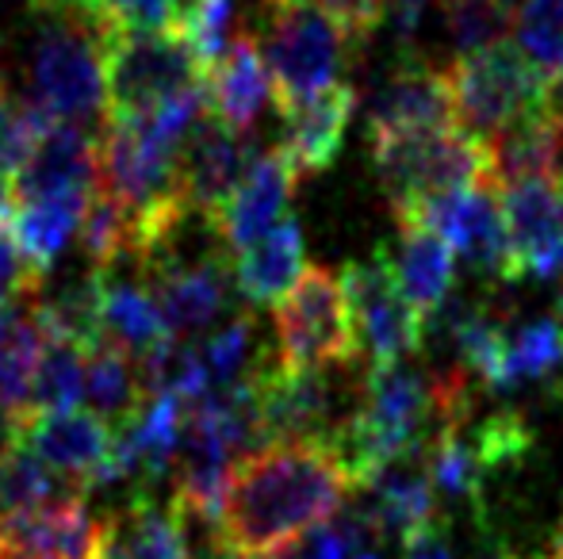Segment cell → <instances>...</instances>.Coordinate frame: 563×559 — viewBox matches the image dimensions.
Segmentation results:
<instances>
[{
  "mask_svg": "<svg viewBox=\"0 0 563 559\" xmlns=\"http://www.w3.org/2000/svg\"><path fill=\"white\" fill-rule=\"evenodd\" d=\"M356 491L330 440H276L230 471L223 514L211 529L219 559H268L322 529Z\"/></svg>",
  "mask_w": 563,
  "mask_h": 559,
  "instance_id": "cell-1",
  "label": "cell"
},
{
  "mask_svg": "<svg viewBox=\"0 0 563 559\" xmlns=\"http://www.w3.org/2000/svg\"><path fill=\"white\" fill-rule=\"evenodd\" d=\"M108 27L89 8H46L43 27L31 43L27 100H35L51 120L89 123L108 120Z\"/></svg>",
  "mask_w": 563,
  "mask_h": 559,
  "instance_id": "cell-2",
  "label": "cell"
},
{
  "mask_svg": "<svg viewBox=\"0 0 563 559\" xmlns=\"http://www.w3.org/2000/svg\"><path fill=\"white\" fill-rule=\"evenodd\" d=\"M257 46L280 112L338 85L353 43L314 0H265Z\"/></svg>",
  "mask_w": 563,
  "mask_h": 559,
  "instance_id": "cell-3",
  "label": "cell"
},
{
  "mask_svg": "<svg viewBox=\"0 0 563 559\" xmlns=\"http://www.w3.org/2000/svg\"><path fill=\"white\" fill-rule=\"evenodd\" d=\"M372 165L395 219L452 188L487 185V146L456 123L372 142Z\"/></svg>",
  "mask_w": 563,
  "mask_h": 559,
  "instance_id": "cell-4",
  "label": "cell"
},
{
  "mask_svg": "<svg viewBox=\"0 0 563 559\" xmlns=\"http://www.w3.org/2000/svg\"><path fill=\"white\" fill-rule=\"evenodd\" d=\"M456 127L487 142L510 120L544 104L556 92V77L533 62L518 43H495L456 54L449 66Z\"/></svg>",
  "mask_w": 563,
  "mask_h": 559,
  "instance_id": "cell-5",
  "label": "cell"
},
{
  "mask_svg": "<svg viewBox=\"0 0 563 559\" xmlns=\"http://www.w3.org/2000/svg\"><path fill=\"white\" fill-rule=\"evenodd\" d=\"M108 115H146L177 92L208 81V66L180 31L108 27Z\"/></svg>",
  "mask_w": 563,
  "mask_h": 559,
  "instance_id": "cell-6",
  "label": "cell"
},
{
  "mask_svg": "<svg viewBox=\"0 0 563 559\" xmlns=\"http://www.w3.org/2000/svg\"><path fill=\"white\" fill-rule=\"evenodd\" d=\"M356 357L361 345L341 272L311 265L276 303V360L288 368H353Z\"/></svg>",
  "mask_w": 563,
  "mask_h": 559,
  "instance_id": "cell-7",
  "label": "cell"
},
{
  "mask_svg": "<svg viewBox=\"0 0 563 559\" xmlns=\"http://www.w3.org/2000/svg\"><path fill=\"white\" fill-rule=\"evenodd\" d=\"M97 157L100 188L112 192L123 208H131L134 219H150L185 200V192H180V149L157 138L134 115H108L97 138Z\"/></svg>",
  "mask_w": 563,
  "mask_h": 559,
  "instance_id": "cell-8",
  "label": "cell"
},
{
  "mask_svg": "<svg viewBox=\"0 0 563 559\" xmlns=\"http://www.w3.org/2000/svg\"><path fill=\"white\" fill-rule=\"evenodd\" d=\"M349 311H353V329L361 353H368L372 365H395L422 349L426 318L395 280L387 246H379L368 261H349L341 269Z\"/></svg>",
  "mask_w": 563,
  "mask_h": 559,
  "instance_id": "cell-9",
  "label": "cell"
},
{
  "mask_svg": "<svg viewBox=\"0 0 563 559\" xmlns=\"http://www.w3.org/2000/svg\"><path fill=\"white\" fill-rule=\"evenodd\" d=\"M395 223H418L445 234L449 246L464 257L475 277L514 280V249L503 215V195L490 185L441 192L410 211L407 219H395Z\"/></svg>",
  "mask_w": 563,
  "mask_h": 559,
  "instance_id": "cell-10",
  "label": "cell"
},
{
  "mask_svg": "<svg viewBox=\"0 0 563 559\" xmlns=\"http://www.w3.org/2000/svg\"><path fill=\"white\" fill-rule=\"evenodd\" d=\"M31 452H38L58 476L69 479L74 491L104 487L108 463L115 448V425L92 411H31L12 425Z\"/></svg>",
  "mask_w": 563,
  "mask_h": 559,
  "instance_id": "cell-11",
  "label": "cell"
},
{
  "mask_svg": "<svg viewBox=\"0 0 563 559\" xmlns=\"http://www.w3.org/2000/svg\"><path fill=\"white\" fill-rule=\"evenodd\" d=\"M100 188L97 142L77 123L51 120L12 172V203L23 200H92Z\"/></svg>",
  "mask_w": 563,
  "mask_h": 559,
  "instance_id": "cell-12",
  "label": "cell"
},
{
  "mask_svg": "<svg viewBox=\"0 0 563 559\" xmlns=\"http://www.w3.org/2000/svg\"><path fill=\"white\" fill-rule=\"evenodd\" d=\"M452 123H456V108H452L449 69H433L426 62H402L368 97L364 135H368L372 146L379 138L410 135V131H430V127H452Z\"/></svg>",
  "mask_w": 563,
  "mask_h": 559,
  "instance_id": "cell-13",
  "label": "cell"
},
{
  "mask_svg": "<svg viewBox=\"0 0 563 559\" xmlns=\"http://www.w3.org/2000/svg\"><path fill=\"white\" fill-rule=\"evenodd\" d=\"M483 146H487V185L495 192L526 180H563V108L556 92L495 131Z\"/></svg>",
  "mask_w": 563,
  "mask_h": 559,
  "instance_id": "cell-14",
  "label": "cell"
},
{
  "mask_svg": "<svg viewBox=\"0 0 563 559\" xmlns=\"http://www.w3.org/2000/svg\"><path fill=\"white\" fill-rule=\"evenodd\" d=\"M142 280L154 291L169 334L192 337L227 311L230 291H234V261L223 249H211V254L165 265Z\"/></svg>",
  "mask_w": 563,
  "mask_h": 559,
  "instance_id": "cell-15",
  "label": "cell"
},
{
  "mask_svg": "<svg viewBox=\"0 0 563 559\" xmlns=\"http://www.w3.org/2000/svg\"><path fill=\"white\" fill-rule=\"evenodd\" d=\"M0 533L23 559H104L108 517H97L81 494L0 517Z\"/></svg>",
  "mask_w": 563,
  "mask_h": 559,
  "instance_id": "cell-16",
  "label": "cell"
},
{
  "mask_svg": "<svg viewBox=\"0 0 563 559\" xmlns=\"http://www.w3.org/2000/svg\"><path fill=\"white\" fill-rule=\"evenodd\" d=\"M253 142L242 131L227 127L219 115H203L180 146V192L188 208L216 219L253 165Z\"/></svg>",
  "mask_w": 563,
  "mask_h": 559,
  "instance_id": "cell-17",
  "label": "cell"
},
{
  "mask_svg": "<svg viewBox=\"0 0 563 559\" xmlns=\"http://www.w3.org/2000/svg\"><path fill=\"white\" fill-rule=\"evenodd\" d=\"M296 180L299 169L291 165V157L284 149H268V154L253 157L245 177L238 180V188L230 192L223 211L216 215V226L227 246L242 249L253 238H261L265 231H273L284 219V211H288Z\"/></svg>",
  "mask_w": 563,
  "mask_h": 559,
  "instance_id": "cell-18",
  "label": "cell"
},
{
  "mask_svg": "<svg viewBox=\"0 0 563 559\" xmlns=\"http://www.w3.org/2000/svg\"><path fill=\"white\" fill-rule=\"evenodd\" d=\"M498 195H503L506 231H510L514 280H544V265L563 238V180H526Z\"/></svg>",
  "mask_w": 563,
  "mask_h": 559,
  "instance_id": "cell-19",
  "label": "cell"
},
{
  "mask_svg": "<svg viewBox=\"0 0 563 559\" xmlns=\"http://www.w3.org/2000/svg\"><path fill=\"white\" fill-rule=\"evenodd\" d=\"M268 100H273V77L261 58L257 35L242 31L230 38L223 58L208 69V112L219 115L227 127L250 135Z\"/></svg>",
  "mask_w": 563,
  "mask_h": 559,
  "instance_id": "cell-20",
  "label": "cell"
},
{
  "mask_svg": "<svg viewBox=\"0 0 563 559\" xmlns=\"http://www.w3.org/2000/svg\"><path fill=\"white\" fill-rule=\"evenodd\" d=\"M104 559H196L185 514L139 487L119 514H108Z\"/></svg>",
  "mask_w": 563,
  "mask_h": 559,
  "instance_id": "cell-21",
  "label": "cell"
},
{
  "mask_svg": "<svg viewBox=\"0 0 563 559\" xmlns=\"http://www.w3.org/2000/svg\"><path fill=\"white\" fill-rule=\"evenodd\" d=\"M356 92L353 85L338 81L322 89L319 97L303 100V104L284 112V142L280 149L291 157V165L303 172H322L338 157L341 142H345L349 120H353Z\"/></svg>",
  "mask_w": 563,
  "mask_h": 559,
  "instance_id": "cell-22",
  "label": "cell"
},
{
  "mask_svg": "<svg viewBox=\"0 0 563 559\" xmlns=\"http://www.w3.org/2000/svg\"><path fill=\"white\" fill-rule=\"evenodd\" d=\"M303 231L284 215L273 231L253 238L234 257V291L250 306H276L303 272Z\"/></svg>",
  "mask_w": 563,
  "mask_h": 559,
  "instance_id": "cell-23",
  "label": "cell"
},
{
  "mask_svg": "<svg viewBox=\"0 0 563 559\" xmlns=\"http://www.w3.org/2000/svg\"><path fill=\"white\" fill-rule=\"evenodd\" d=\"M391 257L395 280H399L402 295L426 314H433L445 306L452 280H456V249L449 246L445 234L430 231L418 223H399V249H387Z\"/></svg>",
  "mask_w": 563,
  "mask_h": 559,
  "instance_id": "cell-24",
  "label": "cell"
},
{
  "mask_svg": "<svg viewBox=\"0 0 563 559\" xmlns=\"http://www.w3.org/2000/svg\"><path fill=\"white\" fill-rule=\"evenodd\" d=\"M46 349V329L35 314V299L0 306V414L20 422L31 414V383Z\"/></svg>",
  "mask_w": 563,
  "mask_h": 559,
  "instance_id": "cell-25",
  "label": "cell"
},
{
  "mask_svg": "<svg viewBox=\"0 0 563 559\" xmlns=\"http://www.w3.org/2000/svg\"><path fill=\"white\" fill-rule=\"evenodd\" d=\"M426 456V452H418ZM418 456L391 463L376 483H368L364 491L372 494L368 517L376 522V529L384 537L410 540L415 533H422L426 525L438 522V487L430 479L426 463H415Z\"/></svg>",
  "mask_w": 563,
  "mask_h": 559,
  "instance_id": "cell-26",
  "label": "cell"
},
{
  "mask_svg": "<svg viewBox=\"0 0 563 559\" xmlns=\"http://www.w3.org/2000/svg\"><path fill=\"white\" fill-rule=\"evenodd\" d=\"M100 326H104V342H115L131 357H142L169 337V326H165L150 283L119 277L115 265L100 269Z\"/></svg>",
  "mask_w": 563,
  "mask_h": 559,
  "instance_id": "cell-27",
  "label": "cell"
},
{
  "mask_svg": "<svg viewBox=\"0 0 563 559\" xmlns=\"http://www.w3.org/2000/svg\"><path fill=\"white\" fill-rule=\"evenodd\" d=\"M89 208V200H23L8 203L4 223L12 231L20 254L27 257V265L35 272H51V265L66 254V246L74 242L81 215Z\"/></svg>",
  "mask_w": 563,
  "mask_h": 559,
  "instance_id": "cell-28",
  "label": "cell"
},
{
  "mask_svg": "<svg viewBox=\"0 0 563 559\" xmlns=\"http://www.w3.org/2000/svg\"><path fill=\"white\" fill-rule=\"evenodd\" d=\"M35 314L43 322L46 337L58 342H74L85 353L97 342H104V326H100V269L89 272H69L54 288H38Z\"/></svg>",
  "mask_w": 563,
  "mask_h": 559,
  "instance_id": "cell-29",
  "label": "cell"
},
{
  "mask_svg": "<svg viewBox=\"0 0 563 559\" xmlns=\"http://www.w3.org/2000/svg\"><path fill=\"white\" fill-rule=\"evenodd\" d=\"M85 399H89L92 414H100L112 425L139 414V406L150 399L139 360L126 349H119L115 342H97L85 353Z\"/></svg>",
  "mask_w": 563,
  "mask_h": 559,
  "instance_id": "cell-30",
  "label": "cell"
},
{
  "mask_svg": "<svg viewBox=\"0 0 563 559\" xmlns=\"http://www.w3.org/2000/svg\"><path fill=\"white\" fill-rule=\"evenodd\" d=\"M81 254L92 269H112V265H134V246H139V219L131 208L115 200L112 192L97 188L77 226Z\"/></svg>",
  "mask_w": 563,
  "mask_h": 559,
  "instance_id": "cell-31",
  "label": "cell"
},
{
  "mask_svg": "<svg viewBox=\"0 0 563 559\" xmlns=\"http://www.w3.org/2000/svg\"><path fill=\"white\" fill-rule=\"evenodd\" d=\"M563 368V322L537 318L529 326L506 334V357L503 376H498V391H514L526 380H544V376Z\"/></svg>",
  "mask_w": 563,
  "mask_h": 559,
  "instance_id": "cell-32",
  "label": "cell"
},
{
  "mask_svg": "<svg viewBox=\"0 0 563 559\" xmlns=\"http://www.w3.org/2000/svg\"><path fill=\"white\" fill-rule=\"evenodd\" d=\"M54 499H62L58 471L38 452H31L20 437H12L0 448V517L46 506Z\"/></svg>",
  "mask_w": 563,
  "mask_h": 559,
  "instance_id": "cell-33",
  "label": "cell"
},
{
  "mask_svg": "<svg viewBox=\"0 0 563 559\" xmlns=\"http://www.w3.org/2000/svg\"><path fill=\"white\" fill-rule=\"evenodd\" d=\"M200 357H203V368H208L211 388H234V383L250 380V376L257 372L268 353L261 349V342H257V322H253V314H238V318H230L223 329H216V334L200 345Z\"/></svg>",
  "mask_w": 563,
  "mask_h": 559,
  "instance_id": "cell-34",
  "label": "cell"
},
{
  "mask_svg": "<svg viewBox=\"0 0 563 559\" xmlns=\"http://www.w3.org/2000/svg\"><path fill=\"white\" fill-rule=\"evenodd\" d=\"M77 399H85V349L46 337L35 383H31V411H69Z\"/></svg>",
  "mask_w": 563,
  "mask_h": 559,
  "instance_id": "cell-35",
  "label": "cell"
},
{
  "mask_svg": "<svg viewBox=\"0 0 563 559\" xmlns=\"http://www.w3.org/2000/svg\"><path fill=\"white\" fill-rule=\"evenodd\" d=\"M518 20V0H441V23L456 54L503 43Z\"/></svg>",
  "mask_w": 563,
  "mask_h": 559,
  "instance_id": "cell-36",
  "label": "cell"
},
{
  "mask_svg": "<svg viewBox=\"0 0 563 559\" xmlns=\"http://www.w3.org/2000/svg\"><path fill=\"white\" fill-rule=\"evenodd\" d=\"M518 46L541 62L552 77L563 74V0H521L518 4Z\"/></svg>",
  "mask_w": 563,
  "mask_h": 559,
  "instance_id": "cell-37",
  "label": "cell"
},
{
  "mask_svg": "<svg viewBox=\"0 0 563 559\" xmlns=\"http://www.w3.org/2000/svg\"><path fill=\"white\" fill-rule=\"evenodd\" d=\"M467 440H472L483 471L490 476V471L526 460L529 448H533V429H529V422L521 418L518 411H498L483 425H475V429L467 433Z\"/></svg>",
  "mask_w": 563,
  "mask_h": 559,
  "instance_id": "cell-38",
  "label": "cell"
},
{
  "mask_svg": "<svg viewBox=\"0 0 563 559\" xmlns=\"http://www.w3.org/2000/svg\"><path fill=\"white\" fill-rule=\"evenodd\" d=\"M379 537L384 533L376 529L368 510H349L314 529L307 548H311V559H379Z\"/></svg>",
  "mask_w": 563,
  "mask_h": 559,
  "instance_id": "cell-39",
  "label": "cell"
},
{
  "mask_svg": "<svg viewBox=\"0 0 563 559\" xmlns=\"http://www.w3.org/2000/svg\"><path fill=\"white\" fill-rule=\"evenodd\" d=\"M89 12L104 27L177 31V0H89Z\"/></svg>",
  "mask_w": 563,
  "mask_h": 559,
  "instance_id": "cell-40",
  "label": "cell"
},
{
  "mask_svg": "<svg viewBox=\"0 0 563 559\" xmlns=\"http://www.w3.org/2000/svg\"><path fill=\"white\" fill-rule=\"evenodd\" d=\"M43 272H35L27 265V257L20 254L12 231H8L4 215H0V306L15 303V299H35L43 288Z\"/></svg>",
  "mask_w": 563,
  "mask_h": 559,
  "instance_id": "cell-41",
  "label": "cell"
},
{
  "mask_svg": "<svg viewBox=\"0 0 563 559\" xmlns=\"http://www.w3.org/2000/svg\"><path fill=\"white\" fill-rule=\"evenodd\" d=\"M314 4H319L322 12H327L330 20L345 31L349 43L361 46L364 38L384 23L387 4H391V0H314Z\"/></svg>",
  "mask_w": 563,
  "mask_h": 559,
  "instance_id": "cell-42",
  "label": "cell"
},
{
  "mask_svg": "<svg viewBox=\"0 0 563 559\" xmlns=\"http://www.w3.org/2000/svg\"><path fill=\"white\" fill-rule=\"evenodd\" d=\"M402 559H452L445 522L438 517V522L426 525L422 533H415L410 540H402Z\"/></svg>",
  "mask_w": 563,
  "mask_h": 559,
  "instance_id": "cell-43",
  "label": "cell"
},
{
  "mask_svg": "<svg viewBox=\"0 0 563 559\" xmlns=\"http://www.w3.org/2000/svg\"><path fill=\"white\" fill-rule=\"evenodd\" d=\"M426 4H430V0H391L395 35H399L402 43H410V38H415L418 23H422V15H426Z\"/></svg>",
  "mask_w": 563,
  "mask_h": 559,
  "instance_id": "cell-44",
  "label": "cell"
},
{
  "mask_svg": "<svg viewBox=\"0 0 563 559\" xmlns=\"http://www.w3.org/2000/svg\"><path fill=\"white\" fill-rule=\"evenodd\" d=\"M8 203H12V177H8V169L0 165V215L8 211Z\"/></svg>",
  "mask_w": 563,
  "mask_h": 559,
  "instance_id": "cell-45",
  "label": "cell"
},
{
  "mask_svg": "<svg viewBox=\"0 0 563 559\" xmlns=\"http://www.w3.org/2000/svg\"><path fill=\"white\" fill-rule=\"evenodd\" d=\"M268 559H311V548H284V552H276V556H268Z\"/></svg>",
  "mask_w": 563,
  "mask_h": 559,
  "instance_id": "cell-46",
  "label": "cell"
},
{
  "mask_svg": "<svg viewBox=\"0 0 563 559\" xmlns=\"http://www.w3.org/2000/svg\"><path fill=\"white\" fill-rule=\"evenodd\" d=\"M0 559H23V556L15 552V548H12V545H8V540H4V533H0Z\"/></svg>",
  "mask_w": 563,
  "mask_h": 559,
  "instance_id": "cell-47",
  "label": "cell"
},
{
  "mask_svg": "<svg viewBox=\"0 0 563 559\" xmlns=\"http://www.w3.org/2000/svg\"><path fill=\"white\" fill-rule=\"evenodd\" d=\"M556 100H560V108H563V74L556 77Z\"/></svg>",
  "mask_w": 563,
  "mask_h": 559,
  "instance_id": "cell-48",
  "label": "cell"
},
{
  "mask_svg": "<svg viewBox=\"0 0 563 559\" xmlns=\"http://www.w3.org/2000/svg\"><path fill=\"white\" fill-rule=\"evenodd\" d=\"M556 399H560V403H563V380L556 383Z\"/></svg>",
  "mask_w": 563,
  "mask_h": 559,
  "instance_id": "cell-49",
  "label": "cell"
},
{
  "mask_svg": "<svg viewBox=\"0 0 563 559\" xmlns=\"http://www.w3.org/2000/svg\"><path fill=\"white\" fill-rule=\"evenodd\" d=\"M261 4H265V0H261Z\"/></svg>",
  "mask_w": 563,
  "mask_h": 559,
  "instance_id": "cell-50",
  "label": "cell"
}]
</instances>
